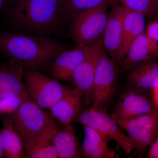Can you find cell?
<instances>
[{
	"mask_svg": "<svg viewBox=\"0 0 158 158\" xmlns=\"http://www.w3.org/2000/svg\"><path fill=\"white\" fill-rule=\"evenodd\" d=\"M65 48L47 37L18 33H0V51L28 68L38 70L49 65Z\"/></svg>",
	"mask_w": 158,
	"mask_h": 158,
	"instance_id": "6da1fadb",
	"label": "cell"
},
{
	"mask_svg": "<svg viewBox=\"0 0 158 158\" xmlns=\"http://www.w3.org/2000/svg\"><path fill=\"white\" fill-rule=\"evenodd\" d=\"M11 21L26 31L51 33L65 19L62 0H20L11 11Z\"/></svg>",
	"mask_w": 158,
	"mask_h": 158,
	"instance_id": "7a4b0ae2",
	"label": "cell"
},
{
	"mask_svg": "<svg viewBox=\"0 0 158 158\" xmlns=\"http://www.w3.org/2000/svg\"><path fill=\"white\" fill-rule=\"evenodd\" d=\"M31 98L10 115L22 139L25 158L40 145L52 138L58 130L56 123Z\"/></svg>",
	"mask_w": 158,
	"mask_h": 158,
	"instance_id": "3957f363",
	"label": "cell"
},
{
	"mask_svg": "<svg viewBox=\"0 0 158 158\" xmlns=\"http://www.w3.org/2000/svg\"><path fill=\"white\" fill-rule=\"evenodd\" d=\"M109 6H97L72 16L69 34L76 46H87L102 38L107 22Z\"/></svg>",
	"mask_w": 158,
	"mask_h": 158,
	"instance_id": "277c9868",
	"label": "cell"
},
{
	"mask_svg": "<svg viewBox=\"0 0 158 158\" xmlns=\"http://www.w3.org/2000/svg\"><path fill=\"white\" fill-rule=\"evenodd\" d=\"M73 122L96 130L109 141H115L127 154L135 149L134 142L121 131L112 116L94 105L82 109Z\"/></svg>",
	"mask_w": 158,
	"mask_h": 158,
	"instance_id": "5b68a950",
	"label": "cell"
},
{
	"mask_svg": "<svg viewBox=\"0 0 158 158\" xmlns=\"http://www.w3.org/2000/svg\"><path fill=\"white\" fill-rule=\"evenodd\" d=\"M23 75L29 96L41 108L50 109L72 89L35 69L28 68Z\"/></svg>",
	"mask_w": 158,
	"mask_h": 158,
	"instance_id": "8992f818",
	"label": "cell"
},
{
	"mask_svg": "<svg viewBox=\"0 0 158 158\" xmlns=\"http://www.w3.org/2000/svg\"><path fill=\"white\" fill-rule=\"evenodd\" d=\"M116 80V62L103 49L98 62L94 78L91 92L94 105L106 110L115 94Z\"/></svg>",
	"mask_w": 158,
	"mask_h": 158,
	"instance_id": "52a82bcc",
	"label": "cell"
},
{
	"mask_svg": "<svg viewBox=\"0 0 158 158\" xmlns=\"http://www.w3.org/2000/svg\"><path fill=\"white\" fill-rule=\"evenodd\" d=\"M112 116L119 127L127 132L135 144V149L140 154L152 144L157 135V108L135 118L123 119Z\"/></svg>",
	"mask_w": 158,
	"mask_h": 158,
	"instance_id": "ba28073f",
	"label": "cell"
},
{
	"mask_svg": "<svg viewBox=\"0 0 158 158\" xmlns=\"http://www.w3.org/2000/svg\"><path fill=\"white\" fill-rule=\"evenodd\" d=\"M103 50L102 38L87 46L84 58L74 72L73 81L87 102L91 99L94 78L98 62Z\"/></svg>",
	"mask_w": 158,
	"mask_h": 158,
	"instance_id": "9c48e42d",
	"label": "cell"
},
{
	"mask_svg": "<svg viewBox=\"0 0 158 158\" xmlns=\"http://www.w3.org/2000/svg\"><path fill=\"white\" fill-rule=\"evenodd\" d=\"M146 93L130 88L120 96L113 108L111 115L117 118L127 119L152 112L156 108L152 98L151 99Z\"/></svg>",
	"mask_w": 158,
	"mask_h": 158,
	"instance_id": "30bf717a",
	"label": "cell"
},
{
	"mask_svg": "<svg viewBox=\"0 0 158 158\" xmlns=\"http://www.w3.org/2000/svg\"><path fill=\"white\" fill-rule=\"evenodd\" d=\"M124 14L123 6H113L108 15L107 22L102 36L104 50L114 61L121 44Z\"/></svg>",
	"mask_w": 158,
	"mask_h": 158,
	"instance_id": "8fae6325",
	"label": "cell"
},
{
	"mask_svg": "<svg viewBox=\"0 0 158 158\" xmlns=\"http://www.w3.org/2000/svg\"><path fill=\"white\" fill-rule=\"evenodd\" d=\"M156 59H158V43L144 32L131 44L120 64L123 70H128L140 62Z\"/></svg>",
	"mask_w": 158,
	"mask_h": 158,
	"instance_id": "7c38bea8",
	"label": "cell"
},
{
	"mask_svg": "<svg viewBox=\"0 0 158 158\" xmlns=\"http://www.w3.org/2000/svg\"><path fill=\"white\" fill-rule=\"evenodd\" d=\"M87 46H76L71 50L62 52L51 62L50 72L58 81H73L74 72L85 56Z\"/></svg>",
	"mask_w": 158,
	"mask_h": 158,
	"instance_id": "4fadbf2b",
	"label": "cell"
},
{
	"mask_svg": "<svg viewBox=\"0 0 158 158\" xmlns=\"http://www.w3.org/2000/svg\"><path fill=\"white\" fill-rule=\"evenodd\" d=\"M145 16L125 8L121 44L115 59L116 63L121 64L131 44L140 34L145 32Z\"/></svg>",
	"mask_w": 158,
	"mask_h": 158,
	"instance_id": "5bb4252c",
	"label": "cell"
},
{
	"mask_svg": "<svg viewBox=\"0 0 158 158\" xmlns=\"http://www.w3.org/2000/svg\"><path fill=\"white\" fill-rule=\"evenodd\" d=\"M130 70L127 79L130 88L147 92L158 85V62L154 59L140 62Z\"/></svg>",
	"mask_w": 158,
	"mask_h": 158,
	"instance_id": "9a60e30c",
	"label": "cell"
},
{
	"mask_svg": "<svg viewBox=\"0 0 158 158\" xmlns=\"http://www.w3.org/2000/svg\"><path fill=\"white\" fill-rule=\"evenodd\" d=\"M83 94L76 87L50 108L51 113L64 125L71 124L82 110Z\"/></svg>",
	"mask_w": 158,
	"mask_h": 158,
	"instance_id": "2e32d148",
	"label": "cell"
},
{
	"mask_svg": "<svg viewBox=\"0 0 158 158\" xmlns=\"http://www.w3.org/2000/svg\"><path fill=\"white\" fill-rule=\"evenodd\" d=\"M51 141L58 154L59 158H78L84 156L74 128L71 124L65 125L57 130Z\"/></svg>",
	"mask_w": 158,
	"mask_h": 158,
	"instance_id": "e0dca14e",
	"label": "cell"
},
{
	"mask_svg": "<svg viewBox=\"0 0 158 158\" xmlns=\"http://www.w3.org/2000/svg\"><path fill=\"white\" fill-rule=\"evenodd\" d=\"M82 145L84 156L87 158H118L116 152L109 146V140L96 130L87 126Z\"/></svg>",
	"mask_w": 158,
	"mask_h": 158,
	"instance_id": "ac0fdd59",
	"label": "cell"
},
{
	"mask_svg": "<svg viewBox=\"0 0 158 158\" xmlns=\"http://www.w3.org/2000/svg\"><path fill=\"white\" fill-rule=\"evenodd\" d=\"M3 149L8 158H25L23 143L10 115L3 118L1 129Z\"/></svg>",
	"mask_w": 158,
	"mask_h": 158,
	"instance_id": "d6986e66",
	"label": "cell"
},
{
	"mask_svg": "<svg viewBox=\"0 0 158 158\" xmlns=\"http://www.w3.org/2000/svg\"><path fill=\"white\" fill-rule=\"evenodd\" d=\"M15 65L0 67V98L27 92L23 82V72Z\"/></svg>",
	"mask_w": 158,
	"mask_h": 158,
	"instance_id": "ffe728a7",
	"label": "cell"
},
{
	"mask_svg": "<svg viewBox=\"0 0 158 158\" xmlns=\"http://www.w3.org/2000/svg\"><path fill=\"white\" fill-rule=\"evenodd\" d=\"M65 19L71 17L79 12L101 5L115 3L114 0H62Z\"/></svg>",
	"mask_w": 158,
	"mask_h": 158,
	"instance_id": "44dd1931",
	"label": "cell"
},
{
	"mask_svg": "<svg viewBox=\"0 0 158 158\" xmlns=\"http://www.w3.org/2000/svg\"><path fill=\"white\" fill-rule=\"evenodd\" d=\"M125 9L152 17L158 13V0H115Z\"/></svg>",
	"mask_w": 158,
	"mask_h": 158,
	"instance_id": "7402d4cb",
	"label": "cell"
},
{
	"mask_svg": "<svg viewBox=\"0 0 158 158\" xmlns=\"http://www.w3.org/2000/svg\"><path fill=\"white\" fill-rule=\"evenodd\" d=\"M30 98L27 91L21 94L0 98V116L13 114L25 101Z\"/></svg>",
	"mask_w": 158,
	"mask_h": 158,
	"instance_id": "603a6c76",
	"label": "cell"
},
{
	"mask_svg": "<svg viewBox=\"0 0 158 158\" xmlns=\"http://www.w3.org/2000/svg\"><path fill=\"white\" fill-rule=\"evenodd\" d=\"M26 158H59V156L51 139L36 148Z\"/></svg>",
	"mask_w": 158,
	"mask_h": 158,
	"instance_id": "cb8c5ba5",
	"label": "cell"
},
{
	"mask_svg": "<svg viewBox=\"0 0 158 158\" xmlns=\"http://www.w3.org/2000/svg\"><path fill=\"white\" fill-rule=\"evenodd\" d=\"M145 32L148 37L158 43V20L149 23Z\"/></svg>",
	"mask_w": 158,
	"mask_h": 158,
	"instance_id": "d4e9b609",
	"label": "cell"
},
{
	"mask_svg": "<svg viewBox=\"0 0 158 158\" xmlns=\"http://www.w3.org/2000/svg\"><path fill=\"white\" fill-rule=\"evenodd\" d=\"M149 152V158H158V133L155 141L151 144Z\"/></svg>",
	"mask_w": 158,
	"mask_h": 158,
	"instance_id": "484cf974",
	"label": "cell"
},
{
	"mask_svg": "<svg viewBox=\"0 0 158 158\" xmlns=\"http://www.w3.org/2000/svg\"><path fill=\"white\" fill-rule=\"evenodd\" d=\"M152 100L156 107L158 109V85L152 90Z\"/></svg>",
	"mask_w": 158,
	"mask_h": 158,
	"instance_id": "4316f807",
	"label": "cell"
},
{
	"mask_svg": "<svg viewBox=\"0 0 158 158\" xmlns=\"http://www.w3.org/2000/svg\"><path fill=\"white\" fill-rule=\"evenodd\" d=\"M6 158V157H5L4 149H3L2 134H1V131L0 129V158Z\"/></svg>",
	"mask_w": 158,
	"mask_h": 158,
	"instance_id": "83f0119b",
	"label": "cell"
},
{
	"mask_svg": "<svg viewBox=\"0 0 158 158\" xmlns=\"http://www.w3.org/2000/svg\"><path fill=\"white\" fill-rule=\"evenodd\" d=\"M7 2L6 0H0V10L2 9L4 4Z\"/></svg>",
	"mask_w": 158,
	"mask_h": 158,
	"instance_id": "f1b7e54d",
	"label": "cell"
},
{
	"mask_svg": "<svg viewBox=\"0 0 158 158\" xmlns=\"http://www.w3.org/2000/svg\"><path fill=\"white\" fill-rule=\"evenodd\" d=\"M7 2H11L16 3L17 2H19L20 0H6Z\"/></svg>",
	"mask_w": 158,
	"mask_h": 158,
	"instance_id": "f546056e",
	"label": "cell"
},
{
	"mask_svg": "<svg viewBox=\"0 0 158 158\" xmlns=\"http://www.w3.org/2000/svg\"><path fill=\"white\" fill-rule=\"evenodd\" d=\"M114 1H115V0H114Z\"/></svg>",
	"mask_w": 158,
	"mask_h": 158,
	"instance_id": "4dcf8cb0",
	"label": "cell"
},
{
	"mask_svg": "<svg viewBox=\"0 0 158 158\" xmlns=\"http://www.w3.org/2000/svg\"></svg>",
	"mask_w": 158,
	"mask_h": 158,
	"instance_id": "1f68e13d",
	"label": "cell"
}]
</instances>
